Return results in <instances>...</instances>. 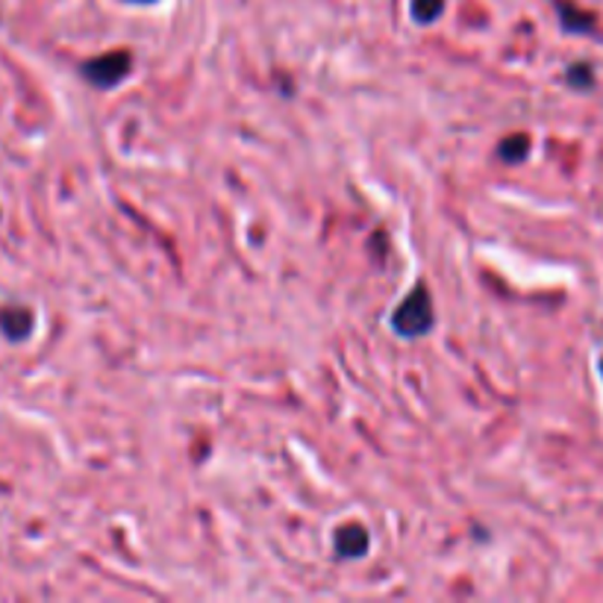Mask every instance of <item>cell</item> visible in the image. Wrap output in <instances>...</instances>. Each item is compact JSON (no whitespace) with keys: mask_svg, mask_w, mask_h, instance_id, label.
Segmentation results:
<instances>
[{"mask_svg":"<svg viewBox=\"0 0 603 603\" xmlns=\"http://www.w3.org/2000/svg\"><path fill=\"white\" fill-rule=\"evenodd\" d=\"M392 327L406 339L424 336L427 330L433 327V304H430V295H427L424 286L413 288L404 304L395 309Z\"/></svg>","mask_w":603,"mask_h":603,"instance_id":"cell-1","label":"cell"},{"mask_svg":"<svg viewBox=\"0 0 603 603\" xmlns=\"http://www.w3.org/2000/svg\"><path fill=\"white\" fill-rule=\"evenodd\" d=\"M527 150H530V139L527 136H513V139H506L501 145V157L506 162H521L527 157Z\"/></svg>","mask_w":603,"mask_h":603,"instance_id":"cell-7","label":"cell"},{"mask_svg":"<svg viewBox=\"0 0 603 603\" xmlns=\"http://www.w3.org/2000/svg\"><path fill=\"white\" fill-rule=\"evenodd\" d=\"M445 10V0H413V19L421 24H433Z\"/></svg>","mask_w":603,"mask_h":603,"instance_id":"cell-6","label":"cell"},{"mask_svg":"<svg viewBox=\"0 0 603 603\" xmlns=\"http://www.w3.org/2000/svg\"><path fill=\"white\" fill-rule=\"evenodd\" d=\"M0 318H3V330H7V336L10 339H24L30 333L33 316L27 309H7Z\"/></svg>","mask_w":603,"mask_h":603,"instance_id":"cell-5","label":"cell"},{"mask_svg":"<svg viewBox=\"0 0 603 603\" xmlns=\"http://www.w3.org/2000/svg\"><path fill=\"white\" fill-rule=\"evenodd\" d=\"M127 3H153V0H127Z\"/></svg>","mask_w":603,"mask_h":603,"instance_id":"cell-9","label":"cell"},{"mask_svg":"<svg viewBox=\"0 0 603 603\" xmlns=\"http://www.w3.org/2000/svg\"><path fill=\"white\" fill-rule=\"evenodd\" d=\"M368 551V533L359 525H347L336 533V554L339 556H362Z\"/></svg>","mask_w":603,"mask_h":603,"instance_id":"cell-3","label":"cell"},{"mask_svg":"<svg viewBox=\"0 0 603 603\" xmlns=\"http://www.w3.org/2000/svg\"><path fill=\"white\" fill-rule=\"evenodd\" d=\"M601 377H603V359H601Z\"/></svg>","mask_w":603,"mask_h":603,"instance_id":"cell-10","label":"cell"},{"mask_svg":"<svg viewBox=\"0 0 603 603\" xmlns=\"http://www.w3.org/2000/svg\"><path fill=\"white\" fill-rule=\"evenodd\" d=\"M559 10V21L568 33H592L594 30V15L592 12L577 10L574 3H556Z\"/></svg>","mask_w":603,"mask_h":603,"instance_id":"cell-4","label":"cell"},{"mask_svg":"<svg viewBox=\"0 0 603 603\" xmlns=\"http://www.w3.org/2000/svg\"><path fill=\"white\" fill-rule=\"evenodd\" d=\"M130 69H133V60H130L127 50H115V53H103L98 60H91L83 65V74L98 86V89H112L119 86L121 79L127 77Z\"/></svg>","mask_w":603,"mask_h":603,"instance_id":"cell-2","label":"cell"},{"mask_svg":"<svg viewBox=\"0 0 603 603\" xmlns=\"http://www.w3.org/2000/svg\"><path fill=\"white\" fill-rule=\"evenodd\" d=\"M592 69L589 65H574L571 71H568V83H571L574 89H589L592 86Z\"/></svg>","mask_w":603,"mask_h":603,"instance_id":"cell-8","label":"cell"}]
</instances>
